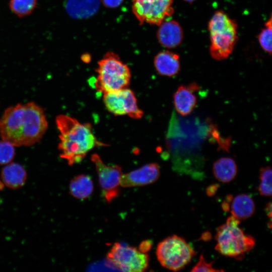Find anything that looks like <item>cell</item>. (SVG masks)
<instances>
[{"label":"cell","instance_id":"cell-18","mask_svg":"<svg viewBox=\"0 0 272 272\" xmlns=\"http://www.w3.org/2000/svg\"><path fill=\"white\" fill-rule=\"evenodd\" d=\"M237 166L235 161L231 157H221L217 160L213 165L215 177L223 183H228L237 175Z\"/></svg>","mask_w":272,"mask_h":272},{"label":"cell","instance_id":"cell-5","mask_svg":"<svg viewBox=\"0 0 272 272\" xmlns=\"http://www.w3.org/2000/svg\"><path fill=\"white\" fill-rule=\"evenodd\" d=\"M98 64L95 87L98 92L104 93L127 88L131 78L130 70L118 55L108 52Z\"/></svg>","mask_w":272,"mask_h":272},{"label":"cell","instance_id":"cell-10","mask_svg":"<svg viewBox=\"0 0 272 272\" xmlns=\"http://www.w3.org/2000/svg\"><path fill=\"white\" fill-rule=\"evenodd\" d=\"M91 160L95 166L102 195L107 202H111L119 193L121 168L118 165H106L97 154L91 156Z\"/></svg>","mask_w":272,"mask_h":272},{"label":"cell","instance_id":"cell-22","mask_svg":"<svg viewBox=\"0 0 272 272\" xmlns=\"http://www.w3.org/2000/svg\"><path fill=\"white\" fill-rule=\"evenodd\" d=\"M271 17L265 23V27L261 31L258 36L260 46L270 55L271 54Z\"/></svg>","mask_w":272,"mask_h":272},{"label":"cell","instance_id":"cell-27","mask_svg":"<svg viewBox=\"0 0 272 272\" xmlns=\"http://www.w3.org/2000/svg\"><path fill=\"white\" fill-rule=\"evenodd\" d=\"M218 187V186L216 184L210 185L207 189V194L209 196L213 195L215 193Z\"/></svg>","mask_w":272,"mask_h":272},{"label":"cell","instance_id":"cell-9","mask_svg":"<svg viewBox=\"0 0 272 272\" xmlns=\"http://www.w3.org/2000/svg\"><path fill=\"white\" fill-rule=\"evenodd\" d=\"M173 0H132V12L141 24L159 25L173 13Z\"/></svg>","mask_w":272,"mask_h":272},{"label":"cell","instance_id":"cell-28","mask_svg":"<svg viewBox=\"0 0 272 272\" xmlns=\"http://www.w3.org/2000/svg\"><path fill=\"white\" fill-rule=\"evenodd\" d=\"M265 211L268 218L271 219V203L269 202L265 207Z\"/></svg>","mask_w":272,"mask_h":272},{"label":"cell","instance_id":"cell-16","mask_svg":"<svg viewBox=\"0 0 272 272\" xmlns=\"http://www.w3.org/2000/svg\"><path fill=\"white\" fill-rule=\"evenodd\" d=\"M3 184L7 187L17 189L22 187L27 179V172L20 164L10 163L3 168L1 172Z\"/></svg>","mask_w":272,"mask_h":272},{"label":"cell","instance_id":"cell-13","mask_svg":"<svg viewBox=\"0 0 272 272\" xmlns=\"http://www.w3.org/2000/svg\"><path fill=\"white\" fill-rule=\"evenodd\" d=\"M157 33L159 43L163 46L172 48L181 43L183 33L179 23L174 20L163 21Z\"/></svg>","mask_w":272,"mask_h":272},{"label":"cell","instance_id":"cell-24","mask_svg":"<svg viewBox=\"0 0 272 272\" xmlns=\"http://www.w3.org/2000/svg\"><path fill=\"white\" fill-rule=\"evenodd\" d=\"M213 262H208L206 261L203 254H201L198 262L192 267L190 271H223V269H215L213 266Z\"/></svg>","mask_w":272,"mask_h":272},{"label":"cell","instance_id":"cell-7","mask_svg":"<svg viewBox=\"0 0 272 272\" xmlns=\"http://www.w3.org/2000/svg\"><path fill=\"white\" fill-rule=\"evenodd\" d=\"M107 257L111 263L123 271H144L149 264L147 254L120 242H116L113 245Z\"/></svg>","mask_w":272,"mask_h":272},{"label":"cell","instance_id":"cell-8","mask_svg":"<svg viewBox=\"0 0 272 272\" xmlns=\"http://www.w3.org/2000/svg\"><path fill=\"white\" fill-rule=\"evenodd\" d=\"M103 98L107 109L115 115H127L134 119L143 115L134 93L127 88L104 93Z\"/></svg>","mask_w":272,"mask_h":272},{"label":"cell","instance_id":"cell-29","mask_svg":"<svg viewBox=\"0 0 272 272\" xmlns=\"http://www.w3.org/2000/svg\"><path fill=\"white\" fill-rule=\"evenodd\" d=\"M185 1L188 2H192L194 1L195 0H185Z\"/></svg>","mask_w":272,"mask_h":272},{"label":"cell","instance_id":"cell-11","mask_svg":"<svg viewBox=\"0 0 272 272\" xmlns=\"http://www.w3.org/2000/svg\"><path fill=\"white\" fill-rule=\"evenodd\" d=\"M160 175L159 165L155 163H149L122 174L120 179V186L132 187L152 184L158 180Z\"/></svg>","mask_w":272,"mask_h":272},{"label":"cell","instance_id":"cell-12","mask_svg":"<svg viewBox=\"0 0 272 272\" xmlns=\"http://www.w3.org/2000/svg\"><path fill=\"white\" fill-rule=\"evenodd\" d=\"M196 83L180 85L173 95V104L176 111L182 116L190 114L195 108L197 99L194 92L199 90Z\"/></svg>","mask_w":272,"mask_h":272},{"label":"cell","instance_id":"cell-15","mask_svg":"<svg viewBox=\"0 0 272 272\" xmlns=\"http://www.w3.org/2000/svg\"><path fill=\"white\" fill-rule=\"evenodd\" d=\"M67 14L74 19L90 17L99 7V0H66L65 6Z\"/></svg>","mask_w":272,"mask_h":272},{"label":"cell","instance_id":"cell-2","mask_svg":"<svg viewBox=\"0 0 272 272\" xmlns=\"http://www.w3.org/2000/svg\"><path fill=\"white\" fill-rule=\"evenodd\" d=\"M55 122L59 131L60 156L70 165L81 162L95 147L106 146L98 141L89 123H82L66 115H58Z\"/></svg>","mask_w":272,"mask_h":272},{"label":"cell","instance_id":"cell-19","mask_svg":"<svg viewBox=\"0 0 272 272\" xmlns=\"http://www.w3.org/2000/svg\"><path fill=\"white\" fill-rule=\"evenodd\" d=\"M94 189L91 177L86 174H80L72 179L70 183L71 194L77 199L84 200L88 198Z\"/></svg>","mask_w":272,"mask_h":272},{"label":"cell","instance_id":"cell-26","mask_svg":"<svg viewBox=\"0 0 272 272\" xmlns=\"http://www.w3.org/2000/svg\"><path fill=\"white\" fill-rule=\"evenodd\" d=\"M141 248L139 250L141 251L146 253L151 247V242L150 241H146L143 244H141Z\"/></svg>","mask_w":272,"mask_h":272},{"label":"cell","instance_id":"cell-20","mask_svg":"<svg viewBox=\"0 0 272 272\" xmlns=\"http://www.w3.org/2000/svg\"><path fill=\"white\" fill-rule=\"evenodd\" d=\"M36 4L37 0H10L9 7L17 16L23 17L31 14Z\"/></svg>","mask_w":272,"mask_h":272},{"label":"cell","instance_id":"cell-21","mask_svg":"<svg viewBox=\"0 0 272 272\" xmlns=\"http://www.w3.org/2000/svg\"><path fill=\"white\" fill-rule=\"evenodd\" d=\"M271 170L269 166L261 167L259 170L260 183L257 190L261 195H271Z\"/></svg>","mask_w":272,"mask_h":272},{"label":"cell","instance_id":"cell-6","mask_svg":"<svg viewBox=\"0 0 272 272\" xmlns=\"http://www.w3.org/2000/svg\"><path fill=\"white\" fill-rule=\"evenodd\" d=\"M156 254L160 264L173 271L180 270L189 264L196 254L193 248L183 238L170 236L157 245Z\"/></svg>","mask_w":272,"mask_h":272},{"label":"cell","instance_id":"cell-17","mask_svg":"<svg viewBox=\"0 0 272 272\" xmlns=\"http://www.w3.org/2000/svg\"><path fill=\"white\" fill-rule=\"evenodd\" d=\"M255 209V203L252 198L248 194H239L232 197L230 203L229 211L237 219L243 220L251 217Z\"/></svg>","mask_w":272,"mask_h":272},{"label":"cell","instance_id":"cell-25","mask_svg":"<svg viewBox=\"0 0 272 272\" xmlns=\"http://www.w3.org/2000/svg\"><path fill=\"white\" fill-rule=\"evenodd\" d=\"M103 5L108 8H114L121 5L123 0H101Z\"/></svg>","mask_w":272,"mask_h":272},{"label":"cell","instance_id":"cell-14","mask_svg":"<svg viewBox=\"0 0 272 272\" xmlns=\"http://www.w3.org/2000/svg\"><path fill=\"white\" fill-rule=\"evenodd\" d=\"M154 63L158 73L163 76H174L180 70L179 55L168 50L158 53L155 57Z\"/></svg>","mask_w":272,"mask_h":272},{"label":"cell","instance_id":"cell-3","mask_svg":"<svg viewBox=\"0 0 272 272\" xmlns=\"http://www.w3.org/2000/svg\"><path fill=\"white\" fill-rule=\"evenodd\" d=\"M240 223L239 220L231 216L217 228L215 235V249L224 256L237 260L242 259L255 244V239L244 233L239 226Z\"/></svg>","mask_w":272,"mask_h":272},{"label":"cell","instance_id":"cell-23","mask_svg":"<svg viewBox=\"0 0 272 272\" xmlns=\"http://www.w3.org/2000/svg\"><path fill=\"white\" fill-rule=\"evenodd\" d=\"M15 146L9 142L0 141V164L6 165L11 162L15 156Z\"/></svg>","mask_w":272,"mask_h":272},{"label":"cell","instance_id":"cell-1","mask_svg":"<svg viewBox=\"0 0 272 272\" xmlns=\"http://www.w3.org/2000/svg\"><path fill=\"white\" fill-rule=\"evenodd\" d=\"M48 122L43 109L33 102L7 108L0 119V135L15 147L29 146L46 132Z\"/></svg>","mask_w":272,"mask_h":272},{"label":"cell","instance_id":"cell-4","mask_svg":"<svg viewBox=\"0 0 272 272\" xmlns=\"http://www.w3.org/2000/svg\"><path fill=\"white\" fill-rule=\"evenodd\" d=\"M208 29L212 57L217 60L226 59L232 53L238 39L236 23L224 12L218 11L210 20Z\"/></svg>","mask_w":272,"mask_h":272}]
</instances>
